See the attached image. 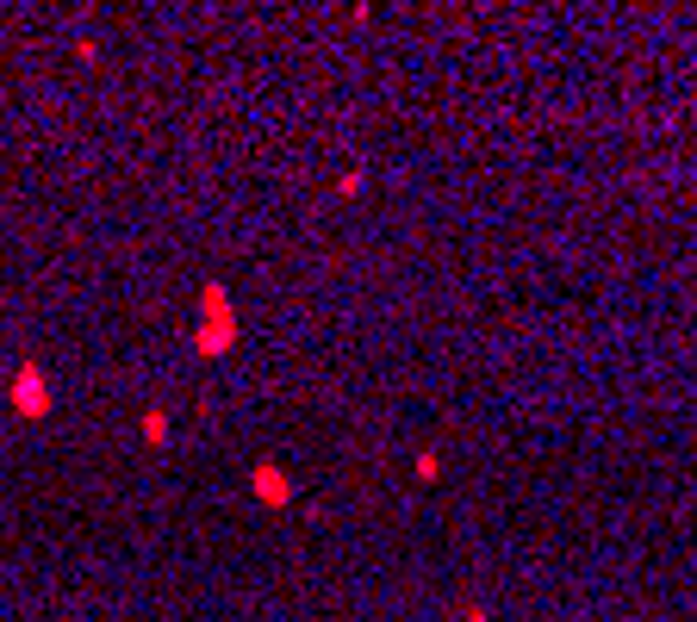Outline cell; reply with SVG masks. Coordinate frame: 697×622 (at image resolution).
Instances as JSON below:
<instances>
[{
    "instance_id": "obj_1",
    "label": "cell",
    "mask_w": 697,
    "mask_h": 622,
    "mask_svg": "<svg viewBox=\"0 0 697 622\" xmlns=\"http://www.w3.org/2000/svg\"><path fill=\"white\" fill-rule=\"evenodd\" d=\"M13 405H19L25 417H38V411L50 405V392H44V380H38V367H19V380H13Z\"/></svg>"
},
{
    "instance_id": "obj_2",
    "label": "cell",
    "mask_w": 697,
    "mask_h": 622,
    "mask_svg": "<svg viewBox=\"0 0 697 622\" xmlns=\"http://www.w3.org/2000/svg\"><path fill=\"white\" fill-rule=\"evenodd\" d=\"M256 486H262V498H274V504H281V498H287V486H281V473H256Z\"/></svg>"
},
{
    "instance_id": "obj_3",
    "label": "cell",
    "mask_w": 697,
    "mask_h": 622,
    "mask_svg": "<svg viewBox=\"0 0 697 622\" xmlns=\"http://www.w3.org/2000/svg\"><path fill=\"white\" fill-rule=\"evenodd\" d=\"M144 436H150V442H162V436H169V423H162V411H150V417H144Z\"/></svg>"
}]
</instances>
